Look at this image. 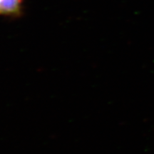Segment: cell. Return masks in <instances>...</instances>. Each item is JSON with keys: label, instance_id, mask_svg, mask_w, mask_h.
Segmentation results:
<instances>
[{"label": "cell", "instance_id": "obj_1", "mask_svg": "<svg viewBox=\"0 0 154 154\" xmlns=\"http://www.w3.org/2000/svg\"><path fill=\"white\" fill-rule=\"evenodd\" d=\"M22 0H0V15L14 16L22 9Z\"/></svg>", "mask_w": 154, "mask_h": 154}]
</instances>
